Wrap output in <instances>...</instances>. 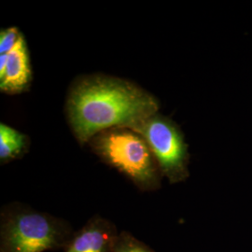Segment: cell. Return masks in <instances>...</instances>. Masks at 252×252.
<instances>
[{
	"instance_id": "6da1fadb",
	"label": "cell",
	"mask_w": 252,
	"mask_h": 252,
	"mask_svg": "<svg viewBox=\"0 0 252 252\" xmlns=\"http://www.w3.org/2000/svg\"><path fill=\"white\" fill-rule=\"evenodd\" d=\"M159 109V100L135 82L99 73L75 79L64 105L68 126L81 145L108 129L132 128Z\"/></svg>"
},
{
	"instance_id": "7a4b0ae2",
	"label": "cell",
	"mask_w": 252,
	"mask_h": 252,
	"mask_svg": "<svg viewBox=\"0 0 252 252\" xmlns=\"http://www.w3.org/2000/svg\"><path fill=\"white\" fill-rule=\"evenodd\" d=\"M75 233L67 220L21 202L0 210V252L65 251Z\"/></svg>"
},
{
	"instance_id": "3957f363",
	"label": "cell",
	"mask_w": 252,
	"mask_h": 252,
	"mask_svg": "<svg viewBox=\"0 0 252 252\" xmlns=\"http://www.w3.org/2000/svg\"><path fill=\"white\" fill-rule=\"evenodd\" d=\"M88 144L102 162L120 172L141 191L162 187V175L143 137L129 128H111L94 135Z\"/></svg>"
},
{
	"instance_id": "277c9868",
	"label": "cell",
	"mask_w": 252,
	"mask_h": 252,
	"mask_svg": "<svg viewBox=\"0 0 252 252\" xmlns=\"http://www.w3.org/2000/svg\"><path fill=\"white\" fill-rule=\"evenodd\" d=\"M129 129L143 137L162 177L170 184L184 182L189 178L188 144L180 126L171 118L158 112Z\"/></svg>"
},
{
	"instance_id": "5b68a950",
	"label": "cell",
	"mask_w": 252,
	"mask_h": 252,
	"mask_svg": "<svg viewBox=\"0 0 252 252\" xmlns=\"http://www.w3.org/2000/svg\"><path fill=\"white\" fill-rule=\"evenodd\" d=\"M120 232L110 220L94 215L76 231L64 252H116Z\"/></svg>"
},
{
	"instance_id": "8992f818",
	"label": "cell",
	"mask_w": 252,
	"mask_h": 252,
	"mask_svg": "<svg viewBox=\"0 0 252 252\" xmlns=\"http://www.w3.org/2000/svg\"><path fill=\"white\" fill-rule=\"evenodd\" d=\"M33 80L30 54L27 39L22 34L8 54V62L0 75V91L8 94H19L29 90Z\"/></svg>"
},
{
	"instance_id": "52a82bcc",
	"label": "cell",
	"mask_w": 252,
	"mask_h": 252,
	"mask_svg": "<svg viewBox=\"0 0 252 252\" xmlns=\"http://www.w3.org/2000/svg\"><path fill=\"white\" fill-rule=\"evenodd\" d=\"M29 138L17 129L1 123L0 125V162L1 164L21 158L27 152Z\"/></svg>"
},
{
	"instance_id": "ba28073f",
	"label": "cell",
	"mask_w": 252,
	"mask_h": 252,
	"mask_svg": "<svg viewBox=\"0 0 252 252\" xmlns=\"http://www.w3.org/2000/svg\"><path fill=\"white\" fill-rule=\"evenodd\" d=\"M116 252H156L149 245L136 238L128 231H121L119 234Z\"/></svg>"
},
{
	"instance_id": "9c48e42d",
	"label": "cell",
	"mask_w": 252,
	"mask_h": 252,
	"mask_svg": "<svg viewBox=\"0 0 252 252\" xmlns=\"http://www.w3.org/2000/svg\"><path fill=\"white\" fill-rule=\"evenodd\" d=\"M22 34L17 27L2 28L0 30V54H9Z\"/></svg>"
}]
</instances>
